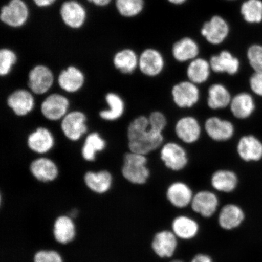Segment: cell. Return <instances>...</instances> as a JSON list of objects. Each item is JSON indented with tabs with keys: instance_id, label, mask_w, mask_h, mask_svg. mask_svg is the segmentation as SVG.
<instances>
[{
	"instance_id": "cell-47",
	"label": "cell",
	"mask_w": 262,
	"mask_h": 262,
	"mask_svg": "<svg viewBox=\"0 0 262 262\" xmlns=\"http://www.w3.org/2000/svg\"><path fill=\"white\" fill-rule=\"evenodd\" d=\"M224 1L228 2H241V0H224Z\"/></svg>"
},
{
	"instance_id": "cell-20",
	"label": "cell",
	"mask_w": 262,
	"mask_h": 262,
	"mask_svg": "<svg viewBox=\"0 0 262 262\" xmlns=\"http://www.w3.org/2000/svg\"><path fill=\"white\" fill-rule=\"evenodd\" d=\"M70 101L62 95H50L43 101L41 106V113L47 119L57 121L67 114Z\"/></svg>"
},
{
	"instance_id": "cell-45",
	"label": "cell",
	"mask_w": 262,
	"mask_h": 262,
	"mask_svg": "<svg viewBox=\"0 0 262 262\" xmlns=\"http://www.w3.org/2000/svg\"><path fill=\"white\" fill-rule=\"evenodd\" d=\"M88 1L97 6H104L109 4L111 0H88Z\"/></svg>"
},
{
	"instance_id": "cell-10",
	"label": "cell",
	"mask_w": 262,
	"mask_h": 262,
	"mask_svg": "<svg viewBox=\"0 0 262 262\" xmlns=\"http://www.w3.org/2000/svg\"><path fill=\"white\" fill-rule=\"evenodd\" d=\"M174 132L177 137L182 143L192 145L201 139L202 127L195 117L186 116L177 121Z\"/></svg>"
},
{
	"instance_id": "cell-39",
	"label": "cell",
	"mask_w": 262,
	"mask_h": 262,
	"mask_svg": "<svg viewBox=\"0 0 262 262\" xmlns=\"http://www.w3.org/2000/svg\"><path fill=\"white\" fill-rule=\"evenodd\" d=\"M147 118L149 125L153 129L163 133L168 124V120L165 114L161 111H155L150 113Z\"/></svg>"
},
{
	"instance_id": "cell-26",
	"label": "cell",
	"mask_w": 262,
	"mask_h": 262,
	"mask_svg": "<svg viewBox=\"0 0 262 262\" xmlns=\"http://www.w3.org/2000/svg\"><path fill=\"white\" fill-rule=\"evenodd\" d=\"M7 103L18 116H25L34 109V98L30 92L25 90L15 91L10 95Z\"/></svg>"
},
{
	"instance_id": "cell-18",
	"label": "cell",
	"mask_w": 262,
	"mask_h": 262,
	"mask_svg": "<svg viewBox=\"0 0 262 262\" xmlns=\"http://www.w3.org/2000/svg\"><path fill=\"white\" fill-rule=\"evenodd\" d=\"M212 73L210 63L207 58L199 56L186 64V79L198 86L208 82Z\"/></svg>"
},
{
	"instance_id": "cell-32",
	"label": "cell",
	"mask_w": 262,
	"mask_h": 262,
	"mask_svg": "<svg viewBox=\"0 0 262 262\" xmlns=\"http://www.w3.org/2000/svg\"><path fill=\"white\" fill-rule=\"evenodd\" d=\"M84 180L87 187L97 194H104L113 185V176L110 172L101 171L97 172H88Z\"/></svg>"
},
{
	"instance_id": "cell-5",
	"label": "cell",
	"mask_w": 262,
	"mask_h": 262,
	"mask_svg": "<svg viewBox=\"0 0 262 262\" xmlns=\"http://www.w3.org/2000/svg\"><path fill=\"white\" fill-rule=\"evenodd\" d=\"M160 157L166 168L173 172L182 171L189 163L185 147L175 142L163 143L160 149Z\"/></svg>"
},
{
	"instance_id": "cell-35",
	"label": "cell",
	"mask_w": 262,
	"mask_h": 262,
	"mask_svg": "<svg viewBox=\"0 0 262 262\" xmlns=\"http://www.w3.org/2000/svg\"><path fill=\"white\" fill-rule=\"evenodd\" d=\"M105 140L101 138L99 134L93 133L88 135L84 143L81 153L83 159L86 161H94L96 154L102 151L106 147Z\"/></svg>"
},
{
	"instance_id": "cell-22",
	"label": "cell",
	"mask_w": 262,
	"mask_h": 262,
	"mask_svg": "<svg viewBox=\"0 0 262 262\" xmlns=\"http://www.w3.org/2000/svg\"><path fill=\"white\" fill-rule=\"evenodd\" d=\"M236 173L228 169H221L213 172L210 179L212 188L215 191L229 194L234 192L238 185Z\"/></svg>"
},
{
	"instance_id": "cell-37",
	"label": "cell",
	"mask_w": 262,
	"mask_h": 262,
	"mask_svg": "<svg viewBox=\"0 0 262 262\" xmlns=\"http://www.w3.org/2000/svg\"><path fill=\"white\" fill-rule=\"evenodd\" d=\"M245 57L254 73L262 72V43L252 42L246 49Z\"/></svg>"
},
{
	"instance_id": "cell-40",
	"label": "cell",
	"mask_w": 262,
	"mask_h": 262,
	"mask_svg": "<svg viewBox=\"0 0 262 262\" xmlns=\"http://www.w3.org/2000/svg\"><path fill=\"white\" fill-rule=\"evenodd\" d=\"M34 262H63L61 255L54 250H41L34 255Z\"/></svg>"
},
{
	"instance_id": "cell-3",
	"label": "cell",
	"mask_w": 262,
	"mask_h": 262,
	"mask_svg": "<svg viewBox=\"0 0 262 262\" xmlns=\"http://www.w3.org/2000/svg\"><path fill=\"white\" fill-rule=\"evenodd\" d=\"M148 160L145 155L132 152L124 156L122 175L127 181L134 185L145 184L150 178L147 167Z\"/></svg>"
},
{
	"instance_id": "cell-17",
	"label": "cell",
	"mask_w": 262,
	"mask_h": 262,
	"mask_svg": "<svg viewBox=\"0 0 262 262\" xmlns=\"http://www.w3.org/2000/svg\"><path fill=\"white\" fill-rule=\"evenodd\" d=\"M229 108L235 119L244 120L253 116L256 104L251 94L247 92H241L232 96Z\"/></svg>"
},
{
	"instance_id": "cell-2",
	"label": "cell",
	"mask_w": 262,
	"mask_h": 262,
	"mask_svg": "<svg viewBox=\"0 0 262 262\" xmlns=\"http://www.w3.org/2000/svg\"><path fill=\"white\" fill-rule=\"evenodd\" d=\"M232 27L225 16L214 14L201 26L199 34L206 43L214 48H221L230 37Z\"/></svg>"
},
{
	"instance_id": "cell-46",
	"label": "cell",
	"mask_w": 262,
	"mask_h": 262,
	"mask_svg": "<svg viewBox=\"0 0 262 262\" xmlns=\"http://www.w3.org/2000/svg\"><path fill=\"white\" fill-rule=\"evenodd\" d=\"M78 212L77 210V209H73V210H72V211L70 213V214H71L70 217L73 219L76 217L78 215Z\"/></svg>"
},
{
	"instance_id": "cell-38",
	"label": "cell",
	"mask_w": 262,
	"mask_h": 262,
	"mask_svg": "<svg viewBox=\"0 0 262 262\" xmlns=\"http://www.w3.org/2000/svg\"><path fill=\"white\" fill-rule=\"evenodd\" d=\"M16 61V54L8 49L0 51V75L5 76L9 74Z\"/></svg>"
},
{
	"instance_id": "cell-6",
	"label": "cell",
	"mask_w": 262,
	"mask_h": 262,
	"mask_svg": "<svg viewBox=\"0 0 262 262\" xmlns=\"http://www.w3.org/2000/svg\"><path fill=\"white\" fill-rule=\"evenodd\" d=\"M172 100L180 109H190L199 103L201 91L198 85L187 79L173 84L171 90Z\"/></svg>"
},
{
	"instance_id": "cell-19",
	"label": "cell",
	"mask_w": 262,
	"mask_h": 262,
	"mask_svg": "<svg viewBox=\"0 0 262 262\" xmlns=\"http://www.w3.org/2000/svg\"><path fill=\"white\" fill-rule=\"evenodd\" d=\"M54 83L52 71L43 65L34 67L29 74L28 86L33 93L43 94L48 92Z\"/></svg>"
},
{
	"instance_id": "cell-42",
	"label": "cell",
	"mask_w": 262,
	"mask_h": 262,
	"mask_svg": "<svg viewBox=\"0 0 262 262\" xmlns=\"http://www.w3.org/2000/svg\"><path fill=\"white\" fill-rule=\"evenodd\" d=\"M191 262H214L211 256L204 253H199L192 257Z\"/></svg>"
},
{
	"instance_id": "cell-16",
	"label": "cell",
	"mask_w": 262,
	"mask_h": 262,
	"mask_svg": "<svg viewBox=\"0 0 262 262\" xmlns=\"http://www.w3.org/2000/svg\"><path fill=\"white\" fill-rule=\"evenodd\" d=\"M194 193L190 186L182 181L171 183L166 189V198L173 207L183 209L191 205Z\"/></svg>"
},
{
	"instance_id": "cell-9",
	"label": "cell",
	"mask_w": 262,
	"mask_h": 262,
	"mask_svg": "<svg viewBox=\"0 0 262 262\" xmlns=\"http://www.w3.org/2000/svg\"><path fill=\"white\" fill-rule=\"evenodd\" d=\"M204 129L209 139L216 142H225L234 136L235 129L231 121L217 116H211L205 120Z\"/></svg>"
},
{
	"instance_id": "cell-41",
	"label": "cell",
	"mask_w": 262,
	"mask_h": 262,
	"mask_svg": "<svg viewBox=\"0 0 262 262\" xmlns=\"http://www.w3.org/2000/svg\"><path fill=\"white\" fill-rule=\"evenodd\" d=\"M249 86L255 96L262 97V72L254 73L251 75L248 80Z\"/></svg>"
},
{
	"instance_id": "cell-31",
	"label": "cell",
	"mask_w": 262,
	"mask_h": 262,
	"mask_svg": "<svg viewBox=\"0 0 262 262\" xmlns=\"http://www.w3.org/2000/svg\"><path fill=\"white\" fill-rule=\"evenodd\" d=\"M53 233L58 243L64 245L70 243L76 235V228L73 218L68 215L58 217L54 222Z\"/></svg>"
},
{
	"instance_id": "cell-44",
	"label": "cell",
	"mask_w": 262,
	"mask_h": 262,
	"mask_svg": "<svg viewBox=\"0 0 262 262\" xmlns=\"http://www.w3.org/2000/svg\"><path fill=\"white\" fill-rule=\"evenodd\" d=\"M189 0H166V2L173 6L180 7L187 4Z\"/></svg>"
},
{
	"instance_id": "cell-12",
	"label": "cell",
	"mask_w": 262,
	"mask_h": 262,
	"mask_svg": "<svg viewBox=\"0 0 262 262\" xmlns=\"http://www.w3.org/2000/svg\"><path fill=\"white\" fill-rule=\"evenodd\" d=\"M27 5L22 0H11L9 4L3 6L0 18L2 22L11 27L19 28L25 25L28 18Z\"/></svg>"
},
{
	"instance_id": "cell-8",
	"label": "cell",
	"mask_w": 262,
	"mask_h": 262,
	"mask_svg": "<svg viewBox=\"0 0 262 262\" xmlns=\"http://www.w3.org/2000/svg\"><path fill=\"white\" fill-rule=\"evenodd\" d=\"M202 49L199 42L191 36H184L173 42L170 54L177 63L186 64L201 56Z\"/></svg>"
},
{
	"instance_id": "cell-23",
	"label": "cell",
	"mask_w": 262,
	"mask_h": 262,
	"mask_svg": "<svg viewBox=\"0 0 262 262\" xmlns=\"http://www.w3.org/2000/svg\"><path fill=\"white\" fill-rule=\"evenodd\" d=\"M199 230V223L188 215L177 216L172 222L171 231L177 237L183 241L194 238L198 235Z\"/></svg>"
},
{
	"instance_id": "cell-7",
	"label": "cell",
	"mask_w": 262,
	"mask_h": 262,
	"mask_svg": "<svg viewBox=\"0 0 262 262\" xmlns=\"http://www.w3.org/2000/svg\"><path fill=\"white\" fill-rule=\"evenodd\" d=\"M208 60L213 73L233 77L240 73L241 58L229 49H222L217 53L212 54Z\"/></svg>"
},
{
	"instance_id": "cell-33",
	"label": "cell",
	"mask_w": 262,
	"mask_h": 262,
	"mask_svg": "<svg viewBox=\"0 0 262 262\" xmlns=\"http://www.w3.org/2000/svg\"><path fill=\"white\" fill-rule=\"evenodd\" d=\"M84 82L83 73L78 68L70 67L61 72L58 77V84L62 90L73 93L80 90Z\"/></svg>"
},
{
	"instance_id": "cell-21",
	"label": "cell",
	"mask_w": 262,
	"mask_h": 262,
	"mask_svg": "<svg viewBox=\"0 0 262 262\" xmlns=\"http://www.w3.org/2000/svg\"><path fill=\"white\" fill-rule=\"evenodd\" d=\"M245 219V213L240 206L235 204L224 205L219 211V227L226 231H231L240 227Z\"/></svg>"
},
{
	"instance_id": "cell-14",
	"label": "cell",
	"mask_w": 262,
	"mask_h": 262,
	"mask_svg": "<svg viewBox=\"0 0 262 262\" xmlns=\"http://www.w3.org/2000/svg\"><path fill=\"white\" fill-rule=\"evenodd\" d=\"M236 151L242 161L258 162L262 160V142L253 134H248L238 140Z\"/></svg>"
},
{
	"instance_id": "cell-24",
	"label": "cell",
	"mask_w": 262,
	"mask_h": 262,
	"mask_svg": "<svg viewBox=\"0 0 262 262\" xmlns=\"http://www.w3.org/2000/svg\"><path fill=\"white\" fill-rule=\"evenodd\" d=\"M60 14L64 24L74 29L81 28L86 16V11L83 6L73 0L66 2L62 5Z\"/></svg>"
},
{
	"instance_id": "cell-4",
	"label": "cell",
	"mask_w": 262,
	"mask_h": 262,
	"mask_svg": "<svg viewBox=\"0 0 262 262\" xmlns=\"http://www.w3.org/2000/svg\"><path fill=\"white\" fill-rule=\"evenodd\" d=\"M167 60L165 54L160 49L147 47L140 52L139 58V70L147 78L159 77L165 72Z\"/></svg>"
},
{
	"instance_id": "cell-28",
	"label": "cell",
	"mask_w": 262,
	"mask_h": 262,
	"mask_svg": "<svg viewBox=\"0 0 262 262\" xmlns=\"http://www.w3.org/2000/svg\"><path fill=\"white\" fill-rule=\"evenodd\" d=\"M28 145L36 153H47L53 147L54 138L50 130L45 127H38L28 136Z\"/></svg>"
},
{
	"instance_id": "cell-13",
	"label": "cell",
	"mask_w": 262,
	"mask_h": 262,
	"mask_svg": "<svg viewBox=\"0 0 262 262\" xmlns=\"http://www.w3.org/2000/svg\"><path fill=\"white\" fill-rule=\"evenodd\" d=\"M178 238L171 230L157 232L151 242L154 253L160 258H171L176 253L178 247Z\"/></svg>"
},
{
	"instance_id": "cell-11",
	"label": "cell",
	"mask_w": 262,
	"mask_h": 262,
	"mask_svg": "<svg viewBox=\"0 0 262 262\" xmlns=\"http://www.w3.org/2000/svg\"><path fill=\"white\" fill-rule=\"evenodd\" d=\"M219 199L215 192L202 190L194 195L191 205L192 210L202 217L210 218L218 210Z\"/></svg>"
},
{
	"instance_id": "cell-30",
	"label": "cell",
	"mask_w": 262,
	"mask_h": 262,
	"mask_svg": "<svg viewBox=\"0 0 262 262\" xmlns=\"http://www.w3.org/2000/svg\"><path fill=\"white\" fill-rule=\"evenodd\" d=\"M139 55L131 48H124L115 54L113 63L124 74H132L139 68Z\"/></svg>"
},
{
	"instance_id": "cell-1",
	"label": "cell",
	"mask_w": 262,
	"mask_h": 262,
	"mask_svg": "<svg viewBox=\"0 0 262 262\" xmlns=\"http://www.w3.org/2000/svg\"><path fill=\"white\" fill-rule=\"evenodd\" d=\"M127 137L130 152L145 156L160 149L164 143L163 133L153 129L145 116L137 117L130 123Z\"/></svg>"
},
{
	"instance_id": "cell-27",
	"label": "cell",
	"mask_w": 262,
	"mask_h": 262,
	"mask_svg": "<svg viewBox=\"0 0 262 262\" xmlns=\"http://www.w3.org/2000/svg\"><path fill=\"white\" fill-rule=\"evenodd\" d=\"M30 171L36 179L45 183L54 181L58 175V169L55 163L45 157L34 160L31 164Z\"/></svg>"
},
{
	"instance_id": "cell-48",
	"label": "cell",
	"mask_w": 262,
	"mask_h": 262,
	"mask_svg": "<svg viewBox=\"0 0 262 262\" xmlns=\"http://www.w3.org/2000/svg\"><path fill=\"white\" fill-rule=\"evenodd\" d=\"M170 262H185V261H184L182 260H180V259H174V260H171Z\"/></svg>"
},
{
	"instance_id": "cell-36",
	"label": "cell",
	"mask_w": 262,
	"mask_h": 262,
	"mask_svg": "<svg viewBox=\"0 0 262 262\" xmlns=\"http://www.w3.org/2000/svg\"><path fill=\"white\" fill-rule=\"evenodd\" d=\"M146 0H116L118 12L124 18H134L143 14L146 9Z\"/></svg>"
},
{
	"instance_id": "cell-34",
	"label": "cell",
	"mask_w": 262,
	"mask_h": 262,
	"mask_svg": "<svg viewBox=\"0 0 262 262\" xmlns=\"http://www.w3.org/2000/svg\"><path fill=\"white\" fill-rule=\"evenodd\" d=\"M109 110L101 111V119L107 121H115L122 117L125 110V104L122 98L115 93H109L105 97Z\"/></svg>"
},
{
	"instance_id": "cell-29",
	"label": "cell",
	"mask_w": 262,
	"mask_h": 262,
	"mask_svg": "<svg viewBox=\"0 0 262 262\" xmlns=\"http://www.w3.org/2000/svg\"><path fill=\"white\" fill-rule=\"evenodd\" d=\"M239 15L245 24L257 26L262 24V0H242Z\"/></svg>"
},
{
	"instance_id": "cell-25",
	"label": "cell",
	"mask_w": 262,
	"mask_h": 262,
	"mask_svg": "<svg viewBox=\"0 0 262 262\" xmlns=\"http://www.w3.org/2000/svg\"><path fill=\"white\" fill-rule=\"evenodd\" d=\"M232 97L230 91L225 84L215 83L208 88L206 103L211 110H224L229 107Z\"/></svg>"
},
{
	"instance_id": "cell-15",
	"label": "cell",
	"mask_w": 262,
	"mask_h": 262,
	"mask_svg": "<svg viewBox=\"0 0 262 262\" xmlns=\"http://www.w3.org/2000/svg\"><path fill=\"white\" fill-rule=\"evenodd\" d=\"M86 122V116L80 111L68 113L62 120V131L68 139L77 141L87 132Z\"/></svg>"
},
{
	"instance_id": "cell-43",
	"label": "cell",
	"mask_w": 262,
	"mask_h": 262,
	"mask_svg": "<svg viewBox=\"0 0 262 262\" xmlns=\"http://www.w3.org/2000/svg\"><path fill=\"white\" fill-rule=\"evenodd\" d=\"M39 7H47L55 2V0H33Z\"/></svg>"
}]
</instances>
